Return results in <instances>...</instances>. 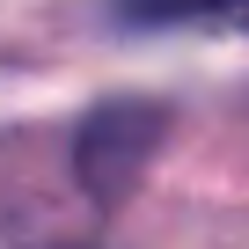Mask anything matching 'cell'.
I'll return each mask as SVG.
<instances>
[{"instance_id":"cell-1","label":"cell","mask_w":249,"mask_h":249,"mask_svg":"<svg viewBox=\"0 0 249 249\" xmlns=\"http://www.w3.org/2000/svg\"><path fill=\"white\" fill-rule=\"evenodd\" d=\"M191 8H205V15H220V22L249 30V0H191Z\"/></svg>"}]
</instances>
